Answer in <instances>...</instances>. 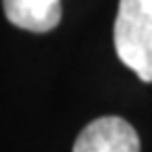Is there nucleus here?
Instances as JSON below:
<instances>
[{"instance_id":"obj_1","label":"nucleus","mask_w":152,"mask_h":152,"mask_svg":"<svg viewBox=\"0 0 152 152\" xmlns=\"http://www.w3.org/2000/svg\"><path fill=\"white\" fill-rule=\"evenodd\" d=\"M118 59L144 83H152V0H123L114 21Z\"/></svg>"},{"instance_id":"obj_2","label":"nucleus","mask_w":152,"mask_h":152,"mask_svg":"<svg viewBox=\"0 0 152 152\" xmlns=\"http://www.w3.org/2000/svg\"><path fill=\"white\" fill-rule=\"evenodd\" d=\"M72 152H140V137L125 118L102 116L80 131Z\"/></svg>"},{"instance_id":"obj_3","label":"nucleus","mask_w":152,"mask_h":152,"mask_svg":"<svg viewBox=\"0 0 152 152\" xmlns=\"http://www.w3.org/2000/svg\"><path fill=\"white\" fill-rule=\"evenodd\" d=\"M2 7L13 26L30 32H51L61 19V2L57 0H7Z\"/></svg>"}]
</instances>
